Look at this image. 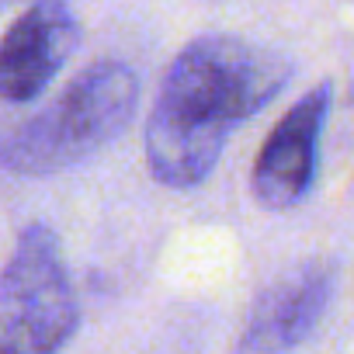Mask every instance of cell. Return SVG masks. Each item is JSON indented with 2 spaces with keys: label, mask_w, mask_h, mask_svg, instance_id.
<instances>
[{
  "label": "cell",
  "mask_w": 354,
  "mask_h": 354,
  "mask_svg": "<svg viewBox=\"0 0 354 354\" xmlns=\"http://www.w3.org/2000/svg\"><path fill=\"white\" fill-rule=\"evenodd\" d=\"M292 63L250 39L202 35L177 53L146 118V167L174 192L198 188L219 167L236 125L281 94Z\"/></svg>",
  "instance_id": "1"
},
{
  "label": "cell",
  "mask_w": 354,
  "mask_h": 354,
  "mask_svg": "<svg viewBox=\"0 0 354 354\" xmlns=\"http://www.w3.org/2000/svg\"><path fill=\"white\" fill-rule=\"evenodd\" d=\"M139 108V77L122 59L80 70L53 101L0 115V170L18 177L63 174L111 146Z\"/></svg>",
  "instance_id": "2"
},
{
  "label": "cell",
  "mask_w": 354,
  "mask_h": 354,
  "mask_svg": "<svg viewBox=\"0 0 354 354\" xmlns=\"http://www.w3.org/2000/svg\"><path fill=\"white\" fill-rule=\"evenodd\" d=\"M77 326L80 302L63 243L46 223H32L0 268V354H63Z\"/></svg>",
  "instance_id": "3"
},
{
  "label": "cell",
  "mask_w": 354,
  "mask_h": 354,
  "mask_svg": "<svg viewBox=\"0 0 354 354\" xmlns=\"http://www.w3.org/2000/svg\"><path fill=\"white\" fill-rule=\"evenodd\" d=\"M333 87L330 80L306 91L268 132L250 167V195L268 212L299 209L319 174V146L330 118Z\"/></svg>",
  "instance_id": "4"
},
{
  "label": "cell",
  "mask_w": 354,
  "mask_h": 354,
  "mask_svg": "<svg viewBox=\"0 0 354 354\" xmlns=\"http://www.w3.org/2000/svg\"><path fill=\"white\" fill-rule=\"evenodd\" d=\"M80 46V21L63 0H35L0 39V101L25 108L70 63Z\"/></svg>",
  "instance_id": "5"
},
{
  "label": "cell",
  "mask_w": 354,
  "mask_h": 354,
  "mask_svg": "<svg viewBox=\"0 0 354 354\" xmlns=\"http://www.w3.org/2000/svg\"><path fill=\"white\" fill-rule=\"evenodd\" d=\"M337 292L333 261H302L271 285L250 306L243 354H288L306 344L323 323Z\"/></svg>",
  "instance_id": "6"
},
{
  "label": "cell",
  "mask_w": 354,
  "mask_h": 354,
  "mask_svg": "<svg viewBox=\"0 0 354 354\" xmlns=\"http://www.w3.org/2000/svg\"><path fill=\"white\" fill-rule=\"evenodd\" d=\"M0 4H4V0H0Z\"/></svg>",
  "instance_id": "7"
}]
</instances>
